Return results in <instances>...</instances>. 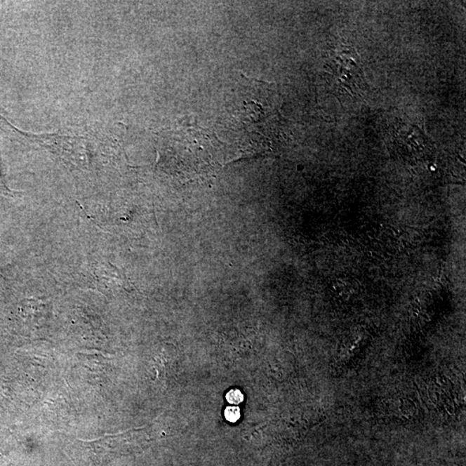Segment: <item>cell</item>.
Listing matches in <instances>:
<instances>
[{
  "label": "cell",
  "mask_w": 466,
  "mask_h": 466,
  "mask_svg": "<svg viewBox=\"0 0 466 466\" xmlns=\"http://www.w3.org/2000/svg\"><path fill=\"white\" fill-rule=\"evenodd\" d=\"M227 400L229 404L239 405L243 403L244 396L239 390H232L227 394Z\"/></svg>",
  "instance_id": "cell-1"
},
{
  "label": "cell",
  "mask_w": 466,
  "mask_h": 466,
  "mask_svg": "<svg viewBox=\"0 0 466 466\" xmlns=\"http://www.w3.org/2000/svg\"><path fill=\"white\" fill-rule=\"evenodd\" d=\"M225 418L230 422H236L240 418L239 407H228L225 411Z\"/></svg>",
  "instance_id": "cell-2"
}]
</instances>
